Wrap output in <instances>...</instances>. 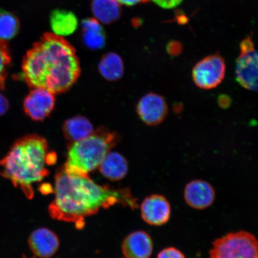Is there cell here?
<instances>
[{
    "label": "cell",
    "instance_id": "18",
    "mask_svg": "<svg viewBox=\"0 0 258 258\" xmlns=\"http://www.w3.org/2000/svg\"><path fill=\"white\" fill-rule=\"evenodd\" d=\"M63 132L67 140L73 143L88 138L94 130L88 118L83 116H76L64 122Z\"/></svg>",
    "mask_w": 258,
    "mask_h": 258
},
{
    "label": "cell",
    "instance_id": "15",
    "mask_svg": "<svg viewBox=\"0 0 258 258\" xmlns=\"http://www.w3.org/2000/svg\"><path fill=\"white\" fill-rule=\"evenodd\" d=\"M99 169L106 178L117 181L126 176L128 166L126 159L121 154L109 151L100 164Z\"/></svg>",
    "mask_w": 258,
    "mask_h": 258
},
{
    "label": "cell",
    "instance_id": "6",
    "mask_svg": "<svg viewBox=\"0 0 258 258\" xmlns=\"http://www.w3.org/2000/svg\"><path fill=\"white\" fill-rule=\"evenodd\" d=\"M240 51L235 63V79L244 89L257 92L258 50L249 36L241 41Z\"/></svg>",
    "mask_w": 258,
    "mask_h": 258
},
{
    "label": "cell",
    "instance_id": "21",
    "mask_svg": "<svg viewBox=\"0 0 258 258\" xmlns=\"http://www.w3.org/2000/svg\"><path fill=\"white\" fill-rule=\"evenodd\" d=\"M12 56L6 41L0 40V89L4 90L11 66Z\"/></svg>",
    "mask_w": 258,
    "mask_h": 258
},
{
    "label": "cell",
    "instance_id": "17",
    "mask_svg": "<svg viewBox=\"0 0 258 258\" xmlns=\"http://www.w3.org/2000/svg\"><path fill=\"white\" fill-rule=\"evenodd\" d=\"M91 10L94 18L102 24H111L121 15V5L115 0H92Z\"/></svg>",
    "mask_w": 258,
    "mask_h": 258
},
{
    "label": "cell",
    "instance_id": "27",
    "mask_svg": "<svg viewBox=\"0 0 258 258\" xmlns=\"http://www.w3.org/2000/svg\"><path fill=\"white\" fill-rule=\"evenodd\" d=\"M230 97L226 95H221L219 97L218 103L219 106L223 108H227L231 104Z\"/></svg>",
    "mask_w": 258,
    "mask_h": 258
},
{
    "label": "cell",
    "instance_id": "1",
    "mask_svg": "<svg viewBox=\"0 0 258 258\" xmlns=\"http://www.w3.org/2000/svg\"><path fill=\"white\" fill-rule=\"evenodd\" d=\"M55 198L48 206L50 217L74 222L82 228L84 219L101 209L120 204L137 208V200L128 189H115L97 184L88 176L74 175L63 168L57 171L54 186Z\"/></svg>",
    "mask_w": 258,
    "mask_h": 258
},
{
    "label": "cell",
    "instance_id": "3",
    "mask_svg": "<svg viewBox=\"0 0 258 258\" xmlns=\"http://www.w3.org/2000/svg\"><path fill=\"white\" fill-rule=\"evenodd\" d=\"M47 142L37 135H29L15 142L6 156L0 161L1 175L19 187L29 199L33 198L32 184L48 176Z\"/></svg>",
    "mask_w": 258,
    "mask_h": 258
},
{
    "label": "cell",
    "instance_id": "24",
    "mask_svg": "<svg viewBox=\"0 0 258 258\" xmlns=\"http://www.w3.org/2000/svg\"><path fill=\"white\" fill-rule=\"evenodd\" d=\"M167 52H168L171 56H178L182 53V46L178 41H171L170 43L167 44Z\"/></svg>",
    "mask_w": 258,
    "mask_h": 258
},
{
    "label": "cell",
    "instance_id": "8",
    "mask_svg": "<svg viewBox=\"0 0 258 258\" xmlns=\"http://www.w3.org/2000/svg\"><path fill=\"white\" fill-rule=\"evenodd\" d=\"M53 93L41 88H33L25 97V114L34 121H43L53 111L55 105Z\"/></svg>",
    "mask_w": 258,
    "mask_h": 258
},
{
    "label": "cell",
    "instance_id": "28",
    "mask_svg": "<svg viewBox=\"0 0 258 258\" xmlns=\"http://www.w3.org/2000/svg\"><path fill=\"white\" fill-rule=\"evenodd\" d=\"M23 258H28V257L26 256L25 255H24L23 256ZM32 258H34V257H32Z\"/></svg>",
    "mask_w": 258,
    "mask_h": 258
},
{
    "label": "cell",
    "instance_id": "25",
    "mask_svg": "<svg viewBox=\"0 0 258 258\" xmlns=\"http://www.w3.org/2000/svg\"><path fill=\"white\" fill-rule=\"evenodd\" d=\"M9 106L8 100L0 92V116L5 115L8 112Z\"/></svg>",
    "mask_w": 258,
    "mask_h": 258
},
{
    "label": "cell",
    "instance_id": "2",
    "mask_svg": "<svg viewBox=\"0 0 258 258\" xmlns=\"http://www.w3.org/2000/svg\"><path fill=\"white\" fill-rule=\"evenodd\" d=\"M80 72V61L72 45L53 33L44 34L22 61V77L26 83L54 95L72 88Z\"/></svg>",
    "mask_w": 258,
    "mask_h": 258
},
{
    "label": "cell",
    "instance_id": "22",
    "mask_svg": "<svg viewBox=\"0 0 258 258\" xmlns=\"http://www.w3.org/2000/svg\"><path fill=\"white\" fill-rule=\"evenodd\" d=\"M157 258H186L184 254L176 247H169L161 250Z\"/></svg>",
    "mask_w": 258,
    "mask_h": 258
},
{
    "label": "cell",
    "instance_id": "26",
    "mask_svg": "<svg viewBox=\"0 0 258 258\" xmlns=\"http://www.w3.org/2000/svg\"><path fill=\"white\" fill-rule=\"evenodd\" d=\"M115 1L121 6H134L146 2L148 0H115Z\"/></svg>",
    "mask_w": 258,
    "mask_h": 258
},
{
    "label": "cell",
    "instance_id": "10",
    "mask_svg": "<svg viewBox=\"0 0 258 258\" xmlns=\"http://www.w3.org/2000/svg\"><path fill=\"white\" fill-rule=\"evenodd\" d=\"M141 209L142 218L149 225L161 226L169 221L171 206L163 196L153 195L147 197L142 203Z\"/></svg>",
    "mask_w": 258,
    "mask_h": 258
},
{
    "label": "cell",
    "instance_id": "13",
    "mask_svg": "<svg viewBox=\"0 0 258 258\" xmlns=\"http://www.w3.org/2000/svg\"><path fill=\"white\" fill-rule=\"evenodd\" d=\"M122 251L126 258H150L153 251L152 238L146 232H134L125 238Z\"/></svg>",
    "mask_w": 258,
    "mask_h": 258
},
{
    "label": "cell",
    "instance_id": "4",
    "mask_svg": "<svg viewBox=\"0 0 258 258\" xmlns=\"http://www.w3.org/2000/svg\"><path fill=\"white\" fill-rule=\"evenodd\" d=\"M117 141L115 134L105 129H98L88 138L72 143L63 169L74 175L88 176L99 167Z\"/></svg>",
    "mask_w": 258,
    "mask_h": 258
},
{
    "label": "cell",
    "instance_id": "14",
    "mask_svg": "<svg viewBox=\"0 0 258 258\" xmlns=\"http://www.w3.org/2000/svg\"><path fill=\"white\" fill-rule=\"evenodd\" d=\"M50 23L52 33L62 38L74 34L79 24L78 19L73 12L62 9L52 12Z\"/></svg>",
    "mask_w": 258,
    "mask_h": 258
},
{
    "label": "cell",
    "instance_id": "12",
    "mask_svg": "<svg viewBox=\"0 0 258 258\" xmlns=\"http://www.w3.org/2000/svg\"><path fill=\"white\" fill-rule=\"evenodd\" d=\"M28 244L35 256L50 258L59 249V240L49 229L41 228L32 232L29 237Z\"/></svg>",
    "mask_w": 258,
    "mask_h": 258
},
{
    "label": "cell",
    "instance_id": "23",
    "mask_svg": "<svg viewBox=\"0 0 258 258\" xmlns=\"http://www.w3.org/2000/svg\"><path fill=\"white\" fill-rule=\"evenodd\" d=\"M151 1L161 8L171 9L177 7L183 0H151Z\"/></svg>",
    "mask_w": 258,
    "mask_h": 258
},
{
    "label": "cell",
    "instance_id": "11",
    "mask_svg": "<svg viewBox=\"0 0 258 258\" xmlns=\"http://www.w3.org/2000/svg\"><path fill=\"white\" fill-rule=\"evenodd\" d=\"M183 196L190 207L204 210L211 207L214 203L216 192L211 183L204 180L196 179L187 183Z\"/></svg>",
    "mask_w": 258,
    "mask_h": 258
},
{
    "label": "cell",
    "instance_id": "16",
    "mask_svg": "<svg viewBox=\"0 0 258 258\" xmlns=\"http://www.w3.org/2000/svg\"><path fill=\"white\" fill-rule=\"evenodd\" d=\"M82 29L83 43L87 47L97 50L105 46V32L101 22L94 18L84 19Z\"/></svg>",
    "mask_w": 258,
    "mask_h": 258
},
{
    "label": "cell",
    "instance_id": "19",
    "mask_svg": "<svg viewBox=\"0 0 258 258\" xmlns=\"http://www.w3.org/2000/svg\"><path fill=\"white\" fill-rule=\"evenodd\" d=\"M98 69L101 76L110 82L121 78L124 74V63L117 53H108L102 57Z\"/></svg>",
    "mask_w": 258,
    "mask_h": 258
},
{
    "label": "cell",
    "instance_id": "20",
    "mask_svg": "<svg viewBox=\"0 0 258 258\" xmlns=\"http://www.w3.org/2000/svg\"><path fill=\"white\" fill-rule=\"evenodd\" d=\"M20 24L14 15L4 13L0 15V40L7 41L18 34Z\"/></svg>",
    "mask_w": 258,
    "mask_h": 258
},
{
    "label": "cell",
    "instance_id": "9",
    "mask_svg": "<svg viewBox=\"0 0 258 258\" xmlns=\"http://www.w3.org/2000/svg\"><path fill=\"white\" fill-rule=\"evenodd\" d=\"M139 117L145 124L157 125L166 118L168 112L167 103L163 96L150 93L140 99L137 105Z\"/></svg>",
    "mask_w": 258,
    "mask_h": 258
},
{
    "label": "cell",
    "instance_id": "7",
    "mask_svg": "<svg viewBox=\"0 0 258 258\" xmlns=\"http://www.w3.org/2000/svg\"><path fill=\"white\" fill-rule=\"evenodd\" d=\"M226 64L219 53L206 56L197 63L192 70L194 83L198 88L210 90L217 88L225 78Z\"/></svg>",
    "mask_w": 258,
    "mask_h": 258
},
{
    "label": "cell",
    "instance_id": "5",
    "mask_svg": "<svg viewBox=\"0 0 258 258\" xmlns=\"http://www.w3.org/2000/svg\"><path fill=\"white\" fill-rule=\"evenodd\" d=\"M210 258H258V240L249 232L228 233L213 242Z\"/></svg>",
    "mask_w": 258,
    "mask_h": 258
}]
</instances>
